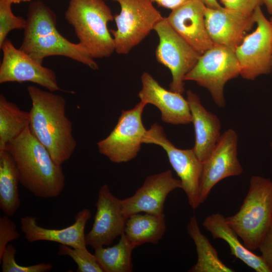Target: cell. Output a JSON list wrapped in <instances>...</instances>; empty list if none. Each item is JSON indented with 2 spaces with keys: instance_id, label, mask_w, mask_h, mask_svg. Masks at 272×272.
I'll list each match as a JSON object with an SVG mask.
<instances>
[{
  "instance_id": "1",
  "label": "cell",
  "mask_w": 272,
  "mask_h": 272,
  "mask_svg": "<svg viewBox=\"0 0 272 272\" xmlns=\"http://www.w3.org/2000/svg\"><path fill=\"white\" fill-rule=\"evenodd\" d=\"M27 91L32 101L30 130L53 161L61 165L71 158L77 147L73 123L65 114L66 101L60 95L33 85L27 87Z\"/></svg>"
},
{
  "instance_id": "2",
  "label": "cell",
  "mask_w": 272,
  "mask_h": 272,
  "mask_svg": "<svg viewBox=\"0 0 272 272\" xmlns=\"http://www.w3.org/2000/svg\"><path fill=\"white\" fill-rule=\"evenodd\" d=\"M13 156L20 183L35 196L57 197L65 185L61 165L57 164L45 147L31 133L29 126L11 141L6 149Z\"/></svg>"
},
{
  "instance_id": "3",
  "label": "cell",
  "mask_w": 272,
  "mask_h": 272,
  "mask_svg": "<svg viewBox=\"0 0 272 272\" xmlns=\"http://www.w3.org/2000/svg\"><path fill=\"white\" fill-rule=\"evenodd\" d=\"M56 22L55 13L42 1L32 2L19 49L40 63L46 57L60 55L98 70L94 59L80 43H73L59 33Z\"/></svg>"
},
{
  "instance_id": "4",
  "label": "cell",
  "mask_w": 272,
  "mask_h": 272,
  "mask_svg": "<svg viewBox=\"0 0 272 272\" xmlns=\"http://www.w3.org/2000/svg\"><path fill=\"white\" fill-rule=\"evenodd\" d=\"M225 219L247 248L258 249L272 225V180L252 176L239 211Z\"/></svg>"
},
{
  "instance_id": "5",
  "label": "cell",
  "mask_w": 272,
  "mask_h": 272,
  "mask_svg": "<svg viewBox=\"0 0 272 272\" xmlns=\"http://www.w3.org/2000/svg\"><path fill=\"white\" fill-rule=\"evenodd\" d=\"M64 15L79 43L94 59L108 57L115 51L107 25L114 16L103 0H70Z\"/></svg>"
},
{
  "instance_id": "6",
  "label": "cell",
  "mask_w": 272,
  "mask_h": 272,
  "mask_svg": "<svg viewBox=\"0 0 272 272\" xmlns=\"http://www.w3.org/2000/svg\"><path fill=\"white\" fill-rule=\"evenodd\" d=\"M240 68L235 52L214 45L201 54L195 65L185 77V81L195 82L206 88L219 108L225 106L224 89L229 81L240 76Z\"/></svg>"
},
{
  "instance_id": "7",
  "label": "cell",
  "mask_w": 272,
  "mask_h": 272,
  "mask_svg": "<svg viewBox=\"0 0 272 272\" xmlns=\"http://www.w3.org/2000/svg\"><path fill=\"white\" fill-rule=\"evenodd\" d=\"M120 6L119 14L114 16L116 29L110 30L115 51L128 54L154 30L164 17L150 0H112Z\"/></svg>"
},
{
  "instance_id": "8",
  "label": "cell",
  "mask_w": 272,
  "mask_h": 272,
  "mask_svg": "<svg viewBox=\"0 0 272 272\" xmlns=\"http://www.w3.org/2000/svg\"><path fill=\"white\" fill-rule=\"evenodd\" d=\"M143 144L158 145L165 150L171 166L180 178L182 189L190 206L193 210L196 209L201 204L199 194L202 163L193 149H180L175 147L157 123L147 130Z\"/></svg>"
},
{
  "instance_id": "9",
  "label": "cell",
  "mask_w": 272,
  "mask_h": 272,
  "mask_svg": "<svg viewBox=\"0 0 272 272\" xmlns=\"http://www.w3.org/2000/svg\"><path fill=\"white\" fill-rule=\"evenodd\" d=\"M154 30L159 37L155 51L157 60L170 71V90L182 94L185 77L197 61L199 54L171 27L164 17Z\"/></svg>"
},
{
  "instance_id": "10",
  "label": "cell",
  "mask_w": 272,
  "mask_h": 272,
  "mask_svg": "<svg viewBox=\"0 0 272 272\" xmlns=\"http://www.w3.org/2000/svg\"><path fill=\"white\" fill-rule=\"evenodd\" d=\"M146 105L141 101L132 109L122 111L110 134L97 144L101 154L116 163L127 162L136 157L147 131L142 119Z\"/></svg>"
},
{
  "instance_id": "11",
  "label": "cell",
  "mask_w": 272,
  "mask_h": 272,
  "mask_svg": "<svg viewBox=\"0 0 272 272\" xmlns=\"http://www.w3.org/2000/svg\"><path fill=\"white\" fill-rule=\"evenodd\" d=\"M256 27L247 34L235 50L239 62L240 76L254 80L260 76L271 73L272 28L261 7L254 12Z\"/></svg>"
},
{
  "instance_id": "12",
  "label": "cell",
  "mask_w": 272,
  "mask_h": 272,
  "mask_svg": "<svg viewBox=\"0 0 272 272\" xmlns=\"http://www.w3.org/2000/svg\"><path fill=\"white\" fill-rule=\"evenodd\" d=\"M238 136L229 128L221 134L213 150L202 162L199 199L205 201L212 189L226 178L241 175L243 168L238 159Z\"/></svg>"
},
{
  "instance_id": "13",
  "label": "cell",
  "mask_w": 272,
  "mask_h": 272,
  "mask_svg": "<svg viewBox=\"0 0 272 272\" xmlns=\"http://www.w3.org/2000/svg\"><path fill=\"white\" fill-rule=\"evenodd\" d=\"M3 59L0 65V83L30 82L54 92L61 90L55 72L29 55L16 48L6 39L0 46Z\"/></svg>"
},
{
  "instance_id": "14",
  "label": "cell",
  "mask_w": 272,
  "mask_h": 272,
  "mask_svg": "<svg viewBox=\"0 0 272 272\" xmlns=\"http://www.w3.org/2000/svg\"><path fill=\"white\" fill-rule=\"evenodd\" d=\"M96 207L92 228L86 235L87 245L94 249L112 244L124 233L127 219L123 212L121 199L112 194L107 184L99 189Z\"/></svg>"
},
{
  "instance_id": "15",
  "label": "cell",
  "mask_w": 272,
  "mask_h": 272,
  "mask_svg": "<svg viewBox=\"0 0 272 272\" xmlns=\"http://www.w3.org/2000/svg\"><path fill=\"white\" fill-rule=\"evenodd\" d=\"M177 188L182 189L181 181L174 178L170 170L150 175L132 196L121 199L123 212L127 218L142 212L164 214L167 196Z\"/></svg>"
},
{
  "instance_id": "16",
  "label": "cell",
  "mask_w": 272,
  "mask_h": 272,
  "mask_svg": "<svg viewBox=\"0 0 272 272\" xmlns=\"http://www.w3.org/2000/svg\"><path fill=\"white\" fill-rule=\"evenodd\" d=\"M205 20L209 35L214 45L234 51L255 25L254 13L247 15L223 6L219 9L206 7Z\"/></svg>"
},
{
  "instance_id": "17",
  "label": "cell",
  "mask_w": 272,
  "mask_h": 272,
  "mask_svg": "<svg viewBox=\"0 0 272 272\" xmlns=\"http://www.w3.org/2000/svg\"><path fill=\"white\" fill-rule=\"evenodd\" d=\"M206 8L200 0H188L166 17L175 31L200 55L214 45L206 27Z\"/></svg>"
},
{
  "instance_id": "18",
  "label": "cell",
  "mask_w": 272,
  "mask_h": 272,
  "mask_svg": "<svg viewBox=\"0 0 272 272\" xmlns=\"http://www.w3.org/2000/svg\"><path fill=\"white\" fill-rule=\"evenodd\" d=\"M141 82L142 88L138 97L146 104H151L157 107L163 121L173 125L192 122L188 101L182 94L166 90L146 72L143 73Z\"/></svg>"
},
{
  "instance_id": "19",
  "label": "cell",
  "mask_w": 272,
  "mask_h": 272,
  "mask_svg": "<svg viewBox=\"0 0 272 272\" xmlns=\"http://www.w3.org/2000/svg\"><path fill=\"white\" fill-rule=\"evenodd\" d=\"M91 217L90 211L83 209L75 217L74 223L61 229L45 228L38 225L36 217L27 216L20 219L21 229L30 243L47 241L59 243L74 248L86 249L85 228Z\"/></svg>"
},
{
  "instance_id": "20",
  "label": "cell",
  "mask_w": 272,
  "mask_h": 272,
  "mask_svg": "<svg viewBox=\"0 0 272 272\" xmlns=\"http://www.w3.org/2000/svg\"><path fill=\"white\" fill-rule=\"evenodd\" d=\"M195 132V143L192 148L202 163L219 139L221 124L218 117L207 110L198 95L190 90L186 91Z\"/></svg>"
},
{
  "instance_id": "21",
  "label": "cell",
  "mask_w": 272,
  "mask_h": 272,
  "mask_svg": "<svg viewBox=\"0 0 272 272\" xmlns=\"http://www.w3.org/2000/svg\"><path fill=\"white\" fill-rule=\"evenodd\" d=\"M214 239H221L229 245L231 254L256 272H270L261 255L247 248L239 240L236 233L229 226L225 218L217 213L207 217L202 223Z\"/></svg>"
},
{
  "instance_id": "22",
  "label": "cell",
  "mask_w": 272,
  "mask_h": 272,
  "mask_svg": "<svg viewBox=\"0 0 272 272\" xmlns=\"http://www.w3.org/2000/svg\"><path fill=\"white\" fill-rule=\"evenodd\" d=\"M166 228L164 214L139 213L127 218L124 233L135 248L146 243L157 244L164 235Z\"/></svg>"
},
{
  "instance_id": "23",
  "label": "cell",
  "mask_w": 272,
  "mask_h": 272,
  "mask_svg": "<svg viewBox=\"0 0 272 272\" xmlns=\"http://www.w3.org/2000/svg\"><path fill=\"white\" fill-rule=\"evenodd\" d=\"M19 183V171L13 156L6 150L0 151V209L9 217L20 206Z\"/></svg>"
},
{
  "instance_id": "24",
  "label": "cell",
  "mask_w": 272,
  "mask_h": 272,
  "mask_svg": "<svg viewBox=\"0 0 272 272\" xmlns=\"http://www.w3.org/2000/svg\"><path fill=\"white\" fill-rule=\"evenodd\" d=\"M187 232L196 247L197 259L189 272H233L220 259L217 250L201 232L195 215L191 216L187 225Z\"/></svg>"
},
{
  "instance_id": "25",
  "label": "cell",
  "mask_w": 272,
  "mask_h": 272,
  "mask_svg": "<svg viewBox=\"0 0 272 272\" xmlns=\"http://www.w3.org/2000/svg\"><path fill=\"white\" fill-rule=\"evenodd\" d=\"M29 112L22 110L0 95V151L5 150L29 126Z\"/></svg>"
},
{
  "instance_id": "26",
  "label": "cell",
  "mask_w": 272,
  "mask_h": 272,
  "mask_svg": "<svg viewBox=\"0 0 272 272\" xmlns=\"http://www.w3.org/2000/svg\"><path fill=\"white\" fill-rule=\"evenodd\" d=\"M134 249L123 233L116 245L96 248L94 255L104 272H131L133 269L131 255Z\"/></svg>"
},
{
  "instance_id": "27",
  "label": "cell",
  "mask_w": 272,
  "mask_h": 272,
  "mask_svg": "<svg viewBox=\"0 0 272 272\" xmlns=\"http://www.w3.org/2000/svg\"><path fill=\"white\" fill-rule=\"evenodd\" d=\"M58 254L72 258L78 265V272H104L95 255L90 253L87 248H74L60 244Z\"/></svg>"
},
{
  "instance_id": "28",
  "label": "cell",
  "mask_w": 272,
  "mask_h": 272,
  "mask_svg": "<svg viewBox=\"0 0 272 272\" xmlns=\"http://www.w3.org/2000/svg\"><path fill=\"white\" fill-rule=\"evenodd\" d=\"M16 248L8 244L0 258L2 262L3 272H47L51 270L52 265L49 263H40L32 265L23 266L18 264L15 260Z\"/></svg>"
},
{
  "instance_id": "29",
  "label": "cell",
  "mask_w": 272,
  "mask_h": 272,
  "mask_svg": "<svg viewBox=\"0 0 272 272\" xmlns=\"http://www.w3.org/2000/svg\"><path fill=\"white\" fill-rule=\"evenodd\" d=\"M11 5L9 2L0 0V46L10 31L24 29L26 25V20L13 14Z\"/></svg>"
},
{
  "instance_id": "30",
  "label": "cell",
  "mask_w": 272,
  "mask_h": 272,
  "mask_svg": "<svg viewBox=\"0 0 272 272\" xmlns=\"http://www.w3.org/2000/svg\"><path fill=\"white\" fill-rule=\"evenodd\" d=\"M9 217L5 215L0 218V258L8 243L20 237L16 225Z\"/></svg>"
},
{
  "instance_id": "31",
  "label": "cell",
  "mask_w": 272,
  "mask_h": 272,
  "mask_svg": "<svg viewBox=\"0 0 272 272\" xmlns=\"http://www.w3.org/2000/svg\"><path fill=\"white\" fill-rule=\"evenodd\" d=\"M224 7L247 15H252L256 9L265 4V0H220Z\"/></svg>"
},
{
  "instance_id": "32",
  "label": "cell",
  "mask_w": 272,
  "mask_h": 272,
  "mask_svg": "<svg viewBox=\"0 0 272 272\" xmlns=\"http://www.w3.org/2000/svg\"><path fill=\"white\" fill-rule=\"evenodd\" d=\"M258 249L270 272H272V225L265 236Z\"/></svg>"
},
{
  "instance_id": "33",
  "label": "cell",
  "mask_w": 272,
  "mask_h": 272,
  "mask_svg": "<svg viewBox=\"0 0 272 272\" xmlns=\"http://www.w3.org/2000/svg\"><path fill=\"white\" fill-rule=\"evenodd\" d=\"M153 3H156L159 6L171 10L179 7L188 0H150Z\"/></svg>"
},
{
  "instance_id": "34",
  "label": "cell",
  "mask_w": 272,
  "mask_h": 272,
  "mask_svg": "<svg viewBox=\"0 0 272 272\" xmlns=\"http://www.w3.org/2000/svg\"><path fill=\"white\" fill-rule=\"evenodd\" d=\"M207 8L212 9H219L222 6L217 0H200Z\"/></svg>"
},
{
  "instance_id": "35",
  "label": "cell",
  "mask_w": 272,
  "mask_h": 272,
  "mask_svg": "<svg viewBox=\"0 0 272 272\" xmlns=\"http://www.w3.org/2000/svg\"><path fill=\"white\" fill-rule=\"evenodd\" d=\"M264 5L267 12L272 15V0H265Z\"/></svg>"
},
{
  "instance_id": "36",
  "label": "cell",
  "mask_w": 272,
  "mask_h": 272,
  "mask_svg": "<svg viewBox=\"0 0 272 272\" xmlns=\"http://www.w3.org/2000/svg\"><path fill=\"white\" fill-rule=\"evenodd\" d=\"M12 4H19L21 2H31V0H3Z\"/></svg>"
},
{
  "instance_id": "37",
  "label": "cell",
  "mask_w": 272,
  "mask_h": 272,
  "mask_svg": "<svg viewBox=\"0 0 272 272\" xmlns=\"http://www.w3.org/2000/svg\"><path fill=\"white\" fill-rule=\"evenodd\" d=\"M271 28H272V16L270 17V18L269 19ZM271 73H272V70H271Z\"/></svg>"
},
{
  "instance_id": "38",
  "label": "cell",
  "mask_w": 272,
  "mask_h": 272,
  "mask_svg": "<svg viewBox=\"0 0 272 272\" xmlns=\"http://www.w3.org/2000/svg\"><path fill=\"white\" fill-rule=\"evenodd\" d=\"M270 146L271 149L272 150V142H271Z\"/></svg>"
}]
</instances>
